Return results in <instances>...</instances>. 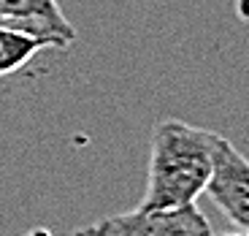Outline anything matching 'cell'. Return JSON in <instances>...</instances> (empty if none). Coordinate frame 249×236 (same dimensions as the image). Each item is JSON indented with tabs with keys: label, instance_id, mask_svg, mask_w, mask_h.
I'll return each instance as SVG.
<instances>
[{
	"label": "cell",
	"instance_id": "6da1fadb",
	"mask_svg": "<svg viewBox=\"0 0 249 236\" xmlns=\"http://www.w3.org/2000/svg\"><path fill=\"white\" fill-rule=\"evenodd\" d=\"M212 133L181 119H162L152 131L149 171L143 190V209H176L195 204L212 179L214 144Z\"/></svg>",
	"mask_w": 249,
	"mask_h": 236
},
{
	"label": "cell",
	"instance_id": "7a4b0ae2",
	"mask_svg": "<svg viewBox=\"0 0 249 236\" xmlns=\"http://www.w3.org/2000/svg\"><path fill=\"white\" fill-rule=\"evenodd\" d=\"M95 236H212V223L198 204L176 209H138L103 217L89 225Z\"/></svg>",
	"mask_w": 249,
	"mask_h": 236
},
{
	"label": "cell",
	"instance_id": "3957f363",
	"mask_svg": "<svg viewBox=\"0 0 249 236\" xmlns=\"http://www.w3.org/2000/svg\"><path fill=\"white\" fill-rule=\"evenodd\" d=\"M206 196L241 234L249 236V160L225 136L214 144V168Z\"/></svg>",
	"mask_w": 249,
	"mask_h": 236
},
{
	"label": "cell",
	"instance_id": "277c9868",
	"mask_svg": "<svg viewBox=\"0 0 249 236\" xmlns=\"http://www.w3.org/2000/svg\"><path fill=\"white\" fill-rule=\"evenodd\" d=\"M41 49H46V44H41L38 38L19 33L8 25H0V76L22 71Z\"/></svg>",
	"mask_w": 249,
	"mask_h": 236
},
{
	"label": "cell",
	"instance_id": "5b68a950",
	"mask_svg": "<svg viewBox=\"0 0 249 236\" xmlns=\"http://www.w3.org/2000/svg\"><path fill=\"white\" fill-rule=\"evenodd\" d=\"M0 19H46L68 25L57 0H0Z\"/></svg>",
	"mask_w": 249,
	"mask_h": 236
},
{
	"label": "cell",
	"instance_id": "8992f818",
	"mask_svg": "<svg viewBox=\"0 0 249 236\" xmlns=\"http://www.w3.org/2000/svg\"><path fill=\"white\" fill-rule=\"evenodd\" d=\"M22 236H49V231L46 228H33V231H27V234H22Z\"/></svg>",
	"mask_w": 249,
	"mask_h": 236
},
{
	"label": "cell",
	"instance_id": "52a82bcc",
	"mask_svg": "<svg viewBox=\"0 0 249 236\" xmlns=\"http://www.w3.org/2000/svg\"><path fill=\"white\" fill-rule=\"evenodd\" d=\"M71 236H95V234H92L89 228H79V231H73Z\"/></svg>",
	"mask_w": 249,
	"mask_h": 236
},
{
	"label": "cell",
	"instance_id": "ba28073f",
	"mask_svg": "<svg viewBox=\"0 0 249 236\" xmlns=\"http://www.w3.org/2000/svg\"><path fill=\"white\" fill-rule=\"evenodd\" d=\"M212 236H247V234H241V231H238V234H212Z\"/></svg>",
	"mask_w": 249,
	"mask_h": 236
}]
</instances>
